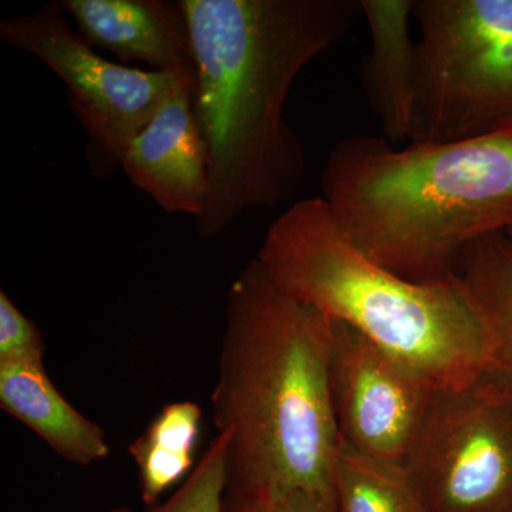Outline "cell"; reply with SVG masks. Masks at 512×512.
<instances>
[{"label":"cell","mask_w":512,"mask_h":512,"mask_svg":"<svg viewBox=\"0 0 512 512\" xmlns=\"http://www.w3.org/2000/svg\"><path fill=\"white\" fill-rule=\"evenodd\" d=\"M195 57L194 111L208 153L195 220L220 237L245 212L291 200L306 177L285 116L293 83L362 16L360 0H180Z\"/></svg>","instance_id":"1"},{"label":"cell","mask_w":512,"mask_h":512,"mask_svg":"<svg viewBox=\"0 0 512 512\" xmlns=\"http://www.w3.org/2000/svg\"><path fill=\"white\" fill-rule=\"evenodd\" d=\"M333 319L292 298L256 259L227 293L211 402L229 434L228 495L298 497L338 512Z\"/></svg>","instance_id":"2"},{"label":"cell","mask_w":512,"mask_h":512,"mask_svg":"<svg viewBox=\"0 0 512 512\" xmlns=\"http://www.w3.org/2000/svg\"><path fill=\"white\" fill-rule=\"evenodd\" d=\"M322 200L342 234L414 282L454 274L468 245L512 231V123L448 143L355 133L330 150Z\"/></svg>","instance_id":"3"},{"label":"cell","mask_w":512,"mask_h":512,"mask_svg":"<svg viewBox=\"0 0 512 512\" xmlns=\"http://www.w3.org/2000/svg\"><path fill=\"white\" fill-rule=\"evenodd\" d=\"M255 259L279 289L357 330L437 392L493 369L487 330L456 272L414 282L387 271L342 234L322 197L282 212Z\"/></svg>","instance_id":"4"},{"label":"cell","mask_w":512,"mask_h":512,"mask_svg":"<svg viewBox=\"0 0 512 512\" xmlns=\"http://www.w3.org/2000/svg\"><path fill=\"white\" fill-rule=\"evenodd\" d=\"M409 143H448L512 123V0H414Z\"/></svg>","instance_id":"5"},{"label":"cell","mask_w":512,"mask_h":512,"mask_svg":"<svg viewBox=\"0 0 512 512\" xmlns=\"http://www.w3.org/2000/svg\"><path fill=\"white\" fill-rule=\"evenodd\" d=\"M424 512H512V386L488 370L434 394L404 463Z\"/></svg>","instance_id":"6"},{"label":"cell","mask_w":512,"mask_h":512,"mask_svg":"<svg viewBox=\"0 0 512 512\" xmlns=\"http://www.w3.org/2000/svg\"><path fill=\"white\" fill-rule=\"evenodd\" d=\"M0 40L28 52L59 77L87 136L86 160L96 178L120 167L124 148L161 104L190 77L153 72L104 59L60 8L47 3L28 15L0 22Z\"/></svg>","instance_id":"7"},{"label":"cell","mask_w":512,"mask_h":512,"mask_svg":"<svg viewBox=\"0 0 512 512\" xmlns=\"http://www.w3.org/2000/svg\"><path fill=\"white\" fill-rule=\"evenodd\" d=\"M330 387L340 440L367 457L403 467L437 390L335 319Z\"/></svg>","instance_id":"8"},{"label":"cell","mask_w":512,"mask_h":512,"mask_svg":"<svg viewBox=\"0 0 512 512\" xmlns=\"http://www.w3.org/2000/svg\"><path fill=\"white\" fill-rule=\"evenodd\" d=\"M194 80L183 82L137 134L120 167L168 214L198 217L208 195V153L194 111Z\"/></svg>","instance_id":"9"},{"label":"cell","mask_w":512,"mask_h":512,"mask_svg":"<svg viewBox=\"0 0 512 512\" xmlns=\"http://www.w3.org/2000/svg\"><path fill=\"white\" fill-rule=\"evenodd\" d=\"M94 49L121 64L195 79L191 30L180 0H60Z\"/></svg>","instance_id":"10"},{"label":"cell","mask_w":512,"mask_h":512,"mask_svg":"<svg viewBox=\"0 0 512 512\" xmlns=\"http://www.w3.org/2000/svg\"><path fill=\"white\" fill-rule=\"evenodd\" d=\"M370 33L362 89L393 146L409 143L416 96L417 40L410 33L414 0H360Z\"/></svg>","instance_id":"11"},{"label":"cell","mask_w":512,"mask_h":512,"mask_svg":"<svg viewBox=\"0 0 512 512\" xmlns=\"http://www.w3.org/2000/svg\"><path fill=\"white\" fill-rule=\"evenodd\" d=\"M0 407L76 466L110 456L106 434L57 390L43 365L0 363Z\"/></svg>","instance_id":"12"},{"label":"cell","mask_w":512,"mask_h":512,"mask_svg":"<svg viewBox=\"0 0 512 512\" xmlns=\"http://www.w3.org/2000/svg\"><path fill=\"white\" fill-rule=\"evenodd\" d=\"M456 272L483 320L493 369L512 386V238L487 235L458 258Z\"/></svg>","instance_id":"13"},{"label":"cell","mask_w":512,"mask_h":512,"mask_svg":"<svg viewBox=\"0 0 512 512\" xmlns=\"http://www.w3.org/2000/svg\"><path fill=\"white\" fill-rule=\"evenodd\" d=\"M201 423L200 404L191 400L165 404L128 447L137 466L141 498L148 508L192 473Z\"/></svg>","instance_id":"14"},{"label":"cell","mask_w":512,"mask_h":512,"mask_svg":"<svg viewBox=\"0 0 512 512\" xmlns=\"http://www.w3.org/2000/svg\"><path fill=\"white\" fill-rule=\"evenodd\" d=\"M335 493L338 512H424L403 467L367 457L342 440Z\"/></svg>","instance_id":"15"},{"label":"cell","mask_w":512,"mask_h":512,"mask_svg":"<svg viewBox=\"0 0 512 512\" xmlns=\"http://www.w3.org/2000/svg\"><path fill=\"white\" fill-rule=\"evenodd\" d=\"M229 434L221 431L177 493L147 512H227Z\"/></svg>","instance_id":"16"},{"label":"cell","mask_w":512,"mask_h":512,"mask_svg":"<svg viewBox=\"0 0 512 512\" xmlns=\"http://www.w3.org/2000/svg\"><path fill=\"white\" fill-rule=\"evenodd\" d=\"M45 342L35 323L0 291V363L43 365Z\"/></svg>","instance_id":"17"},{"label":"cell","mask_w":512,"mask_h":512,"mask_svg":"<svg viewBox=\"0 0 512 512\" xmlns=\"http://www.w3.org/2000/svg\"><path fill=\"white\" fill-rule=\"evenodd\" d=\"M227 512H333L298 497L274 495H225Z\"/></svg>","instance_id":"18"},{"label":"cell","mask_w":512,"mask_h":512,"mask_svg":"<svg viewBox=\"0 0 512 512\" xmlns=\"http://www.w3.org/2000/svg\"><path fill=\"white\" fill-rule=\"evenodd\" d=\"M111 512H133V510H131V508L128 507H117L114 508V510Z\"/></svg>","instance_id":"19"},{"label":"cell","mask_w":512,"mask_h":512,"mask_svg":"<svg viewBox=\"0 0 512 512\" xmlns=\"http://www.w3.org/2000/svg\"><path fill=\"white\" fill-rule=\"evenodd\" d=\"M508 235H510V237L512 238V231H511V232H508Z\"/></svg>","instance_id":"20"}]
</instances>
